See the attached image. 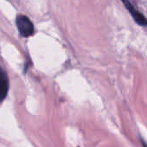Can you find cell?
Here are the masks:
<instances>
[{
    "label": "cell",
    "instance_id": "2",
    "mask_svg": "<svg viewBox=\"0 0 147 147\" xmlns=\"http://www.w3.org/2000/svg\"><path fill=\"white\" fill-rule=\"evenodd\" d=\"M122 2L125 4V6L129 11V12L131 13V15L132 16L133 19L137 24H138L141 26H147V19L144 17V15H142L134 8V6L130 3L129 0H122Z\"/></svg>",
    "mask_w": 147,
    "mask_h": 147
},
{
    "label": "cell",
    "instance_id": "3",
    "mask_svg": "<svg viewBox=\"0 0 147 147\" xmlns=\"http://www.w3.org/2000/svg\"><path fill=\"white\" fill-rule=\"evenodd\" d=\"M9 91V78L6 72L0 67V101H3Z\"/></svg>",
    "mask_w": 147,
    "mask_h": 147
},
{
    "label": "cell",
    "instance_id": "1",
    "mask_svg": "<svg viewBox=\"0 0 147 147\" xmlns=\"http://www.w3.org/2000/svg\"><path fill=\"white\" fill-rule=\"evenodd\" d=\"M17 28L20 35L24 37H29L34 33V25L27 16L18 15L16 18Z\"/></svg>",
    "mask_w": 147,
    "mask_h": 147
},
{
    "label": "cell",
    "instance_id": "4",
    "mask_svg": "<svg viewBox=\"0 0 147 147\" xmlns=\"http://www.w3.org/2000/svg\"><path fill=\"white\" fill-rule=\"evenodd\" d=\"M142 144H143V147H147V144H146L143 140H142Z\"/></svg>",
    "mask_w": 147,
    "mask_h": 147
}]
</instances>
